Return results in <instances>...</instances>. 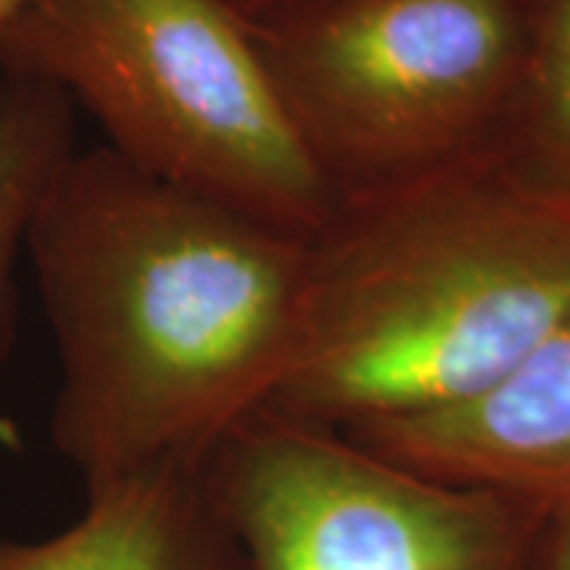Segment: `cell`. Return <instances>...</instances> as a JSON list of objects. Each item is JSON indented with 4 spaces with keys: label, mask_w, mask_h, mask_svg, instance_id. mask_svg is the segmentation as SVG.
I'll use <instances>...</instances> for the list:
<instances>
[{
    "label": "cell",
    "mask_w": 570,
    "mask_h": 570,
    "mask_svg": "<svg viewBox=\"0 0 570 570\" xmlns=\"http://www.w3.org/2000/svg\"><path fill=\"white\" fill-rule=\"evenodd\" d=\"M26 261L58 352L51 444L86 491L209 460L298 358L307 238L108 146L51 178Z\"/></svg>",
    "instance_id": "1"
},
{
    "label": "cell",
    "mask_w": 570,
    "mask_h": 570,
    "mask_svg": "<svg viewBox=\"0 0 570 570\" xmlns=\"http://www.w3.org/2000/svg\"><path fill=\"white\" fill-rule=\"evenodd\" d=\"M570 321V178L504 137L336 197L273 406L326 428L450 406Z\"/></svg>",
    "instance_id": "2"
},
{
    "label": "cell",
    "mask_w": 570,
    "mask_h": 570,
    "mask_svg": "<svg viewBox=\"0 0 570 570\" xmlns=\"http://www.w3.org/2000/svg\"><path fill=\"white\" fill-rule=\"evenodd\" d=\"M10 77L55 86L140 171L311 238L314 168L238 0H32L0 32Z\"/></svg>",
    "instance_id": "3"
},
{
    "label": "cell",
    "mask_w": 570,
    "mask_h": 570,
    "mask_svg": "<svg viewBox=\"0 0 570 570\" xmlns=\"http://www.w3.org/2000/svg\"><path fill=\"white\" fill-rule=\"evenodd\" d=\"M250 22L336 197L498 140L527 55V0H288Z\"/></svg>",
    "instance_id": "4"
},
{
    "label": "cell",
    "mask_w": 570,
    "mask_h": 570,
    "mask_svg": "<svg viewBox=\"0 0 570 570\" xmlns=\"http://www.w3.org/2000/svg\"><path fill=\"white\" fill-rule=\"evenodd\" d=\"M250 570H530L546 517L264 409L206 460Z\"/></svg>",
    "instance_id": "5"
},
{
    "label": "cell",
    "mask_w": 570,
    "mask_h": 570,
    "mask_svg": "<svg viewBox=\"0 0 570 570\" xmlns=\"http://www.w3.org/2000/svg\"><path fill=\"white\" fill-rule=\"evenodd\" d=\"M346 434L431 479L570 517V321L475 396Z\"/></svg>",
    "instance_id": "6"
},
{
    "label": "cell",
    "mask_w": 570,
    "mask_h": 570,
    "mask_svg": "<svg viewBox=\"0 0 570 570\" xmlns=\"http://www.w3.org/2000/svg\"><path fill=\"white\" fill-rule=\"evenodd\" d=\"M0 570H250L204 463L153 466L86 491L45 539H0Z\"/></svg>",
    "instance_id": "7"
},
{
    "label": "cell",
    "mask_w": 570,
    "mask_h": 570,
    "mask_svg": "<svg viewBox=\"0 0 570 570\" xmlns=\"http://www.w3.org/2000/svg\"><path fill=\"white\" fill-rule=\"evenodd\" d=\"M77 108L55 86L3 73L0 82V371L17 340V266L51 178L77 153Z\"/></svg>",
    "instance_id": "8"
},
{
    "label": "cell",
    "mask_w": 570,
    "mask_h": 570,
    "mask_svg": "<svg viewBox=\"0 0 570 570\" xmlns=\"http://www.w3.org/2000/svg\"><path fill=\"white\" fill-rule=\"evenodd\" d=\"M501 137L570 178V0H527V55Z\"/></svg>",
    "instance_id": "9"
},
{
    "label": "cell",
    "mask_w": 570,
    "mask_h": 570,
    "mask_svg": "<svg viewBox=\"0 0 570 570\" xmlns=\"http://www.w3.org/2000/svg\"><path fill=\"white\" fill-rule=\"evenodd\" d=\"M530 570H570V517L546 520Z\"/></svg>",
    "instance_id": "10"
},
{
    "label": "cell",
    "mask_w": 570,
    "mask_h": 570,
    "mask_svg": "<svg viewBox=\"0 0 570 570\" xmlns=\"http://www.w3.org/2000/svg\"><path fill=\"white\" fill-rule=\"evenodd\" d=\"M29 3L32 0H0V32L17 20V17H22L29 10Z\"/></svg>",
    "instance_id": "11"
},
{
    "label": "cell",
    "mask_w": 570,
    "mask_h": 570,
    "mask_svg": "<svg viewBox=\"0 0 570 570\" xmlns=\"http://www.w3.org/2000/svg\"><path fill=\"white\" fill-rule=\"evenodd\" d=\"M238 3H242V10H245L247 17H257V13H264V10L279 7V3H288V0H238Z\"/></svg>",
    "instance_id": "12"
}]
</instances>
